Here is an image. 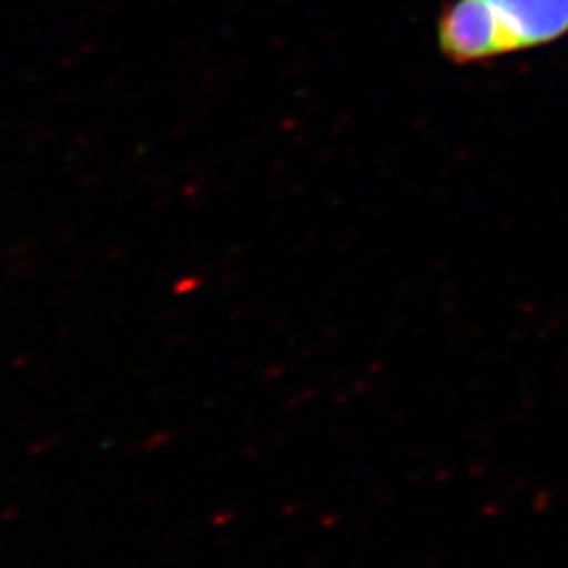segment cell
<instances>
[{
    "label": "cell",
    "mask_w": 568,
    "mask_h": 568,
    "mask_svg": "<svg viewBox=\"0 0 568 568\" xmlns=\"http://www.w3.org/2000/svg\"><path fill=\"white\" fill-rule=\"evenodd\" d=\"M506 51L516 53L560 41L568 34V0H485Z\"/></svg>",
    "instance_id": "cell-2"
},
{
    "label": "cell",
    "mask_w": 568,
    "mask_h": 568,
    "mask_svg": "<svg viewBox=\"0 0 568 568\" xmlns=\"http://www.w3.org/2000/svg\"><path fill=\"white\" fill-rule=\"evenodd\" d=\"M438 47L453 63L467 65L506 55V42L485 0H450L438 18Z\"/></svg>",
    "instance_id": "cell-1"
}]
</instances>
